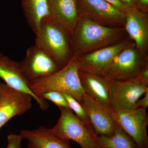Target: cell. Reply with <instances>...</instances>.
<instances>
[{
    "instance_id": "6da1fadb",
    "label": "cell",
    "mask_w": 148,
    "mask_h": 148,
    "mask_svg": "<svg viewBox=\"0 0 148 148\" xmlns=\"http://www.w3.org/2000/svg\"><path fill=\"white\" fill-rule=\"evenodd\" d=\"M124 30L122 27L105 26L80 14L72 34L73 56L78 57L119 42Z\"/></svg>"
},
{
    "instance_id": "7a4b0ae2",
    "label": "cell",
    "mask_w": 148,
    "mask_h": 148,
    "mask_svg": "<svg viewBox=\"0 0 148 148\" xmlns=\"http://www.w3.org/2000/svg\"><path fill=\"white\" fill-rule=\"evenodd\" d=\"M35 35V45L50 55L61 68L73 56L71 33L50 15L42 19Z\"/></svg>"
},
{
    "instance_id": "3957f363",
    "label": "cell",
    "mask_w": 148,
    "mask_h": 148,
    "mask_svg": "<svg viewBox=\"0 0 148 148\" xmlns=\"http://www.w3.org/2000/svg\"><path fill=\"white\" fill-rule=\"evenodd\" d=\"M79 67L76 56H73L66 66L58 71L29 85L30 90L38 99L43 92L56 91L73 96L80 103L85 95L80 80Z\"/></svg>"
},
{
    "instance_id": "277c9868",
    "label": "cell",
    "mask_w": 148,
    "mask_h": 148,
    "mask_svg": "<svg viewBox=\"0 0 148 148\" xmlns=\"http://www.w3.org/2000/svg\"><path fill=\"white\" fill-rule=\"evenodd\" d=\"M61 114L51 131L59 138L72 140L81 148H103L92 126L85 123L68 108H60Z\"/></svg>"
},
{
    "instance_id": "5b68a950",
    "label": "cell",
    "mask_w": 148,
    "mask_h": 148,
    "mask_svg": "<svg viewBox=\"0 0 148 148\" xmlns=\"http://www.w3.org/2000/svg\"><path fill=\"white\" fill-rule=\"evenodd\" d=\"M107 79L110 107L113 111L137 109L138 101L148 90V86L143 84L138 77L122 80Z\"/></svg>"
},
{
    "instance_id": "8992f818",
    "label": "cell",
    "mask_w": 148,
    "mask_h": 148,
    "mask_svg": "<svg viewBox=\"0 0 148 148\" xmlns=\"http://www.w3.org/2000/svg\"><path fill=\"white\" fill-rule=\"evenodd\" d=\"M18 63L21 74L28 85L61 69L50 55L36 45L27 49L25 57Z\"/></svg>"
},
{
    "instance_id": "52a82bcc",
    "label": "cell",
    "mask_w": 148,
    "mask_h": 148,
    "mask_svg": "<svg viewBox=\"0 0 148 148\" xmlns=\"http://www.w3.org/2000/svg\"><path fill=\"white\" fill-rule=\"evenodd\" d=\"M116 123L129 135L138 148H148L147 110L135 109L128 111L112 110Z\"/></svg>"
},
{
    "instance_id": "ba28073f",
    "label": "cell",
    "mask_w": 148,
    "mask_h": 148,
    "mask_svg": "<svg viewBox=\"0 0 148 148\" xmlns=\"http://www.w3.org/2000/svg\"><path fill=\"white\" fill-rule=\"evenodd\" d=\"M145 62L141 59L138 50L129 46L115 56L101 76L112 80L135 77L138 76Z\"/></svg>"
},
{
    "instance_id": "9c48e42d",
    "label": "cell",
    "mask_w": 148,
    "mask_h": 148,
    "mask_svg": "<svg viewBox=\"0 0 148 148\" xmlns=\"http://www.w3.org/2000/svg\"><path fill=\"white\" fill-rule=\"evenodd\" d=\"M32 98L29 94L13 89L0 80V130L14 117L30 110Z\"/></svg>"
},
{
    "instance_id": "30bf717a",
    "label": "cell",
    "mask_w": 148,
    "mask_h": 148,
    "mask_svg": "<svg viewBox=\"0 0 148 148\" xmlns=\"http://www.w3.org/2000/svg\"><path fill=\"white\" fill-rule=\"evenodd\" d=\"M80 14L107 26L124 25L125 14L105 0H77Z\"/></svg>"
},
{
    "instance_id": "8fae6325",
    "label": "cell",
    "mask_w": 148,
    "mask_h": 148,
    "mask_svg": "<svg viewBox=\"0 0 148 148\" xmlns=\"http://www.w3.org/2000/svg\"><path fill=\"white\" fill-rule=\"evenodd\" d=\"M128 46V42L122 41L77 57L79 70L102 75L115 56Z\"/></svg>"
},
{
    "instance_id": "7c38bea8",
    "label": "cell",
    "mask_w": 148,
    "mask_h": 148,
    "mask_svg": "<svg viewBox=\"0 0 148 148\" xmlns=\"http://www.w3.org/2000/svg\"><path fill=\"white\" fill-rule=\"evenodd\" d=\"M80 103L86 111L96 135L110 136L113 133L117 123L113 116L112 110L97 103L86 94Z\"/></svg>"
},
{
    "instance_id": "4fadbf2b",
    "label": "cell",
    "mask_w": 148,
    "mask_h": 148,
    "mask_svg": "<svg viewBox=\"0 0 148 148\" xmlns=\"http://www.w3.org/2000/svg\"><path fill=\"white\" fill-rule=\"evenodd\" d=\"M0 79L12 88L31 95L42 111L48 109V103L46 101H41L38 99L30 90L29 85L21 74L18 62L14 61L1 52Z\"/></svg>"
},
{
    "instance_id": "5bb4252c",
    "label": "cell",
    "mask_w": 148,
    "mask_h": 148,
    "mask_svg": "<svg viewBox=\"0 0 148 148\" xmlns=\"http://www.w3.org/2000/svg\"><path fill=\"white\" fill-rule=\"evenodd\" d=\"M124 29L135 41L139 51L144 52L147 46L148 16L138 8L130 9L125 14Z\"/></svg>"
},
{
    "instance_id": "9a60e30c",
    "label": "cell",
    "mask_w": 148,
    "mask_h": 148,
    "mask_svg": "<svg viewBox=\"0 0 148 148\" xmlns=\"http://www.w3.org/2000/svg\"><path fill=\"white\" fill-rule=\"evenodd\" d=\"M79 75L85 94L97 103L111 110L108 85L106 78L81 70H79Z\"/></svg>"
},
{
    "instance_id": "2e32d148",
    "label": "cell",
    "mask_w": 148,
    "mask_h": 148,
    "mask_svg": "<svg viewBox=\"0 0 148 148\" xmlns=\"http://www.w3.org/2000/svg\"><path fill=\"white\" fill-rule=\"evenodd\" d=\"M50 15L72 34L80 16L77 0H48Z\"/></svg>"
},
{
    "instance_id": "e0dca14e",
    "label": "cell",
    "mask_w": 148,
    "mask_h": 148,
    "mask_svg": "<svg viewBox=\"0 0 148 148\" xmlns=\"http://www.w3.org/2000/svg\"><path fill=\"white\" fill-rule=\"evenodd\" d=\"M19 134L28 141L27 148H73L69 140L59 138L43 126L33 130H23Z\"/></svg>"
},
{
    "instance_id": "ac0fdd59",
    "label": "cell",
    "mask_w": 148,
    "mask_h": 148,
    "mask_svg": "<svg viewBox=\"0 0 148 148\" xmlns=\"http://www.w3.org/2000/svg\"><path fill=\"white\" fill-rule=\"evenodd\" d=\"M21 6L27 23L36 34L42 19L50 15L48 0H21Z\"/></svg>"
},
{
    "instance_id": "d6986e66",
    "label": "cell",
    "mask_w": 148,
    "mask_h": 148,
    "mask_svg": "<svg viewBox=\"0 0 148 148\" xmlns=\"http://www.w3.org/2000/svg\"><path fill=\"white\" fill-rule=\"evenodd\" d=\"M98 138L105 148H138L132 138L118 124L110 136L99 135Z\"/></svg>"
},
{
    "instance_id": "ffe728a7",
    "label": "cell",
    "mask_w": 148,
    "mask_h": 148,
    "mask_svg": "<svg viewBox=\"0 0 148 148\" xmlns=\"http://www.w3.org/2000/svg\"><path fill=\"white\" fill-rule=\"evenodd\" d=\"M62 93L68 102L70 109L75 112V114L80 119L91 126L87 113L81 103L71 95L66 93Z\"/></svg>"
},
{
    "instance_id": "44dd1931",
    "label": "cell",
    "mask_w": 148,
    "mask_h": 148,
    "mask_svg": "<svg viewBox=\"0 0 148 148\" xmlns=\"http://www.w3.org/2000/svg\"><path fill=\"white\" fill-rule=\"evenodd\" d=\"M42 100H49L60 108H69V104L63 93L56 91H48L41 95Z\"/></svg>"
},
{
    "instance_id": "7402d4cb",
    "label": "cell",
    "mask_w": 148,
    "mask_h": 148,
    "mask_svg": "<svg viewBox=\"0 0 148 148\" xmlns=\"http://www.w3.org/2000/svg\"><path fill=\"white\" fill-rule=\"evenodd\" d=\"M23 140L21 135L10 134L7 137L8 145L6 148H22L21 143Z\"/></svg>"
},
{
    "instance_id": "603a6c76",
    "label": "cell",
    "mask_w": 148,
    "mask_h": 148,
    "mask_svg": "<svg viewBox=\"0 0 148 148\" xmlns=\"http://www.w3.org/2000/svg\"><path fill=\"white\" fill-rule=\"evenodd\" d=\"M138 77L143 84L148 86V66L147 62L143 65Z\"/></svg>"
},
{
    "instance_id": "cb8c5ba5",
    "label": "cell",
    "mask_w": 148,
    "mask_h": 148,
    "mask_svg": "<svg viewBox=\"0 0 148 148\" xmlns=\"http://www.w3.org/2000/svg\"><path fill=\"white\" fill-rule=\"evenodd\" d=\"M107 2L109 3L114 7L117 9L118 10L126 14L129 10V9L125 7L124 5L120 2L118 0H105Z\"/></svg>"
},
{
    "instance_id": "d4e9b609",
    "label": "cell",
    "mask_w": 148,
    "mask_h": 148,
    "mask_svg": "<svg viewBox=\"0 0 148 148\" xmlns=\"http://www.w3.org/2000/svg\"><path fill=\"white\" fill-rule=\"evenodd\" d=\"M143 98L139 99L137 103V108H142L147 110L148 107V90L144 94Z\"/></svg>"
},
{
    "instance_id": "484cf974",
    "label": "cell",
    "mask_w": 148,
    "mask_h": 148,
    "mask_svg": "<svg viewBox=\"0 0 148 148\" xmlns=\"http://www.w3.org/2000/svg\"><path fill=\"white\" fill-rule=\"evenodd\" d=\"M129 9L137 8V0H118Z\"/></svg>"
},
{
    "instance_id": "4316f807",
    "label": "cell",
    "mask_w": 148,
    "mask_h": 148,
    "mask_svg": "<svg viewBox=\"0 0 148 148\" xmlns=\"http://www.w3.org/2000/svg\"><path fill=\"white\" fill-rule=\"evenodd\" d=\"M137 8L144 12L147 13L148 0H137Z\"/></svg>"
},
{
    "instance_id": "83f0119b",
    "label": "cell",
    "mask_w": 148,
    "mask_h": 148,
    "mask_svg": "<svg viewBox=\"0 0 148 148\" xmlns=\"http://www.w3.org/2000/svg\"><path fill=\"white\" fill-rule=\"evenodd\" d=\"M103 148H105L103 147Z\"/></svg>"
}]
</instances>
